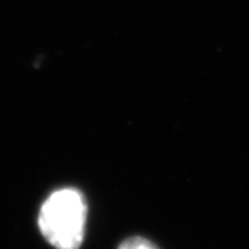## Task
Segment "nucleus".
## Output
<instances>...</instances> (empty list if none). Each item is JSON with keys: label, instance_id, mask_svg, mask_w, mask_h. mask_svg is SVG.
I'll use <instances>...</instances> for the list:
<instances>
[{"label": "nucleus", "instance_id": "f257e3e1", "mask_svg": "<svg viewBox=\"0 0 249 249\" xmlns=\"http://www.w3.org/2000/svg\"><path fill=\"white\" fill-rule=\"evenodd\" d=\"M87 204L84 195L72 188L53 192L39 212V228L56 249H78L84 239Z\"/></svg>", "mask_w": 249, "mask_h": 249}, {"label": "nucleus", "instance_id": "f03ea898", "mask_svg": "<svg viewBox=\"0 0 249 249\" xmlns=\"http://www.w3.org/2000/svg\"><path fill=\"white\" fill-rule=\"evenodd\" d=\"M119 249H159L153 242L144 237H131L120 243Z\"/></svg>", "mask_w": 249, "mask_h": 249}]
</instances>
